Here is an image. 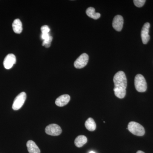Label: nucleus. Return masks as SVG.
Instances as JSON below:
<instances>
[{
    "label": "nucleus",
    "mask_w": 153,
    "mask_h": 153,
    "mask_svg": "<svg viewBox=\"0 0 153 153\" xmlns=\"http://www.w3.org/2000/svg\"><path fill=\"white\" fill-rule=\"evenodd\" d=\"M85 126L87 129L91 131L95 130L96 128V124L93 119L91 117L88 118L85 121Z\"/></svg>",
    "instance_id": "4468645a"
},
{
    "label": "nucleus",
    "mask_w": 153,
    "mask_h": 153,
    "mask_svg": "<svg viewBox=\"0 0 153 153\" xmlns=\"http://www.w3.org/2000/svg\"><path fill=\"white\" fill-rule=\"evenodd\" d=\"M88 59L89 57L88 55L86 53H83L75 60L74 63V67L78 69L83 68L87 65Z\"/></svg>",
    "instance_id": "423d86ee"
},
{
    "label": "nucleus",
    "mask_w": 153,
    "mask_h": 153,
    "mask_svg": "<svg viewBox=\"0 0 153 153\" xmlns=\"http://www.w3.org/2000/svg\"><path fill=\"white\" fill-rule=\"evenodd\" d=\"M16 62V58L13 54H8L5 58L3 64L6 69H10Z\"/></svg>",
    "instance_id": "6e6552de"
},
{
    "label": "nucleus",
    "mask_w": 153,
    "mask_h": 153,
    "mask_svg": "<svg viewBox=\"0 0 153 153\" xmlns=\"http://www.w3.org/2000/svg\"><path fill=\"white\" fill-rule=\"evenodd\" d=\"M134 85L136 89L138 92H145L147 90V85L146 79L142 74H138L134 79Z\"/></svg>",
    "instance_id": "7ed1b4c3"
},
{
    "label": "nucleus",
    "mask_w": 153,
    "mask_h": 153,
    "mask_svg": "<svg viewBox=\"0 0 153 153\" xmlns=\"http://www.w3.org/2000/svg\"><path fill=\"white\" fill-rule=\"evenodd\" d=\"M70 100V96L68 94H63L57 97L55 100V104L59 107L64 106L68 104Z\"/></svg>",
    "instance_id": "9d476101"
},
{
    "label": "nucleus",
    "mask_w": 153,
    "mask_h": 153,
    "mask_svg": "<svg viewBox=\"0 0 153 153\" xmlns=\"http://www.w3.org/2000/svg\"><path fill=\"white\" fill-rule=\"evenodd\" d=\"M150 27V25L149 23L147 22L145 23L142 29L141 36L143 44H147L150 38L149 34Z\"/></svg>",
    "instance_id": "0eeeda50"
},
{
    "label": "nucleus",
    "mask_w": 153,
    "mask_h": 153,
    "mask_svg": "<svg viewBox=\"0 0 153 153\" xmlns=\"http://www.w3.org/2000/svg\"><path fill=\"white\" fill-rule=\"evenodd\" d=\"M26 98L27 94L25 92H22L19 94L14 100L12 106L13 109L15 111L20 109L25 103Z\"/></svg>",
    "instance_id": "20e7f679"
},
{
    "label": "nucleus",
    "mask_w": 153,
    "mask_h": 153,
    "mask_svg": "<svg viewBox=\"0 0 153 153\" xmlns=\"http://www.w3.org/2000/svg\"><path fill=\"white\" fill-rule=\"evenodd\" d=\"M135 5L137 7H141L144 5L146 1L145 0H134L133 1Z\"/></svg>",
    "instance_id": "dca6fc26"
},
{
    "label": "nucleus",
    "mask_w": 153,
    "mask_h": 153,
    "mask_svg": "<svg viewBox=\"0 0 153 153\" xmlns=\"http://www.w3.org/2000/svg\"><path fill=\"white\" fill-rule=\"evenodd\" d=\"M128 129L132 134L138 136H142L145 134V130L143 127L135 122H130L128 126Z\"/></svg>",
    "instance_id": "f03ea898"
},
{
    "label": "nucleus",
    "mask_w": 153,
    "mask_h": 153,
    "mask_svg": "<svg viewBox=\"0 0 153 153\" xmlns=\"http://www.w3.org/2000/svg\"><path fill=\"white\" fill-rule=\"evenodd\" d=\"M114 88V91L115 95L120 99L123 98L126 94L127 78L124 72L119 71L116 73L113 78Z\"/></svg>",
    "instance_id": "f257e3e1"
},
{
    "label": "nucleus",
    "mask_w": 153,
    "mask_h": 153,
    "mask_svg": "<svg viewBox=\"0 0 153 153\" xmlns=\"http://www.w3.org/2000/svg\"><path fill=\"white\" fill-rule=\"evenodd\" d=\"M137 153H145L144 152H142L141 151H138L137 152Z\"/></svg>",
    "instance_id": "a211bd4d"
},
{
    "label": "nucleus",
    "mask_w": 153,
    "mask_h": 153,
    "mask_svg": "<svg viewBox=\"0 0 153 153\" xmlns=\"http://www.w3.org/2000/svg\"><path fill=\"white\" fill-rule=\"evenodd\" d=\"M27 146L29 153H40L41 151L36 143L33 140H29L27 142Z\"/></svg>",
    "instance_id": "9b49d317"
},
{
    "label": "nucleus",
    "mask_w": 153,
    "mask_h": 153,
    "mask_svg": "<svg viewBox=\"0 0 153 153\" xmlns=\"http://www.w3.org/2000/svg\"><path fill=\"white\" fill-rule=\"evenodd\" d=\"M87 142V139L84 135H79L76 137L74 140V144L77 147L80 148L85 144Z\"/></svg>",
    "instance_id": "ddd939ff"
},
{
    "label": "nucleus",
    "mask_w": 153,
    "mask_h": 153,
    "mask_svg": "<svg viewBox=\"0 0 153 153\" xmlns=\"http://www.w3.org/2000/svg\"><path fill=\"white\" fill-rule=\"evenodd\" d=\"M89 153H95L94 152H93V151H91V152H90Z\"/></svg>",
    "instance_id": "6ab92c4d"
},
{
    "label": "nucleus",
    "mask_w": 153,
    "mask_h": 153,
    "mask_svg": "<svg viewBox=\"0 0 153 153\" xmlns=\"http://www.w3.org/2000/svg\"><path fill=\"white\" fill-rule=\"evenodd\" d=\"M45 132L47 134L51 136H58L62 133L60 126L56 124H51L46 127Z\"/></svg>",
    "instance_id": "39448f33"
},
{
    "label": "nucleus",
    "mask_w": 153,
    "mask_h": 153,
    "mask_svg": "<svg viewBox=\"0 0 153 153\" xmlns=\"http://www.w3.org/2000/svg\"><path fill=\"white\" fill-rule=\"evenodd\" d=\"M50 29L47 25H44L42 26L41 27V31L43 34H46V33H49L50 32Z\"/></svg>",
    "instance_id": "f3484780"
},
{
    "label": "nucleus",
    "mask_w": 153,
    "mask_h": 153,
    "mask_svg": "<svg viewBox=\"0 0 153 153\" xmlns=\"http://www.w3.org/2000/svg\"><path fill=\"white\" fill-rule=\"evenodd\" d=\"M13 30L15 33L17 34H20L22 33L23 30L22 24L21 20L19 19H16L14 20L13 23Z\"/></svg>",
    "instance_id": "f8f14e48"
},
{
    "label": "nucleus",
    "mask_w": 153,
    "mask_h": 153,
    "mask_svg": "<svg viewBox=\"0 0 153 153\" xmlns=\"http://www.w3.org/2000/svg\"><path fill=\"white\" fill-rule=\"evenodd\" d=\"M123 18L120 15H117L114 18L113 27L117 32H120L123 27Z\"/></svg>",
    "instance_id": "1a4fd4ad"
},
{
    "label": "nucleus",
    "mask_w": 153,
    "mask_h": 153,
    "mask_svg": "<svg viewBox=\"0 0 153 153\" xmlns=\"http://www.w3.org/2000/svg\"><path fill=\"white\" fill-rule=\"evenodd\" d=\"M86 13L88 17L95 20L99 19L100 17V14L99 13H95V9L90 7L86 10Z\"/></svg>",
    "instance_id": "2eb2a0df"
}]
</instances>
